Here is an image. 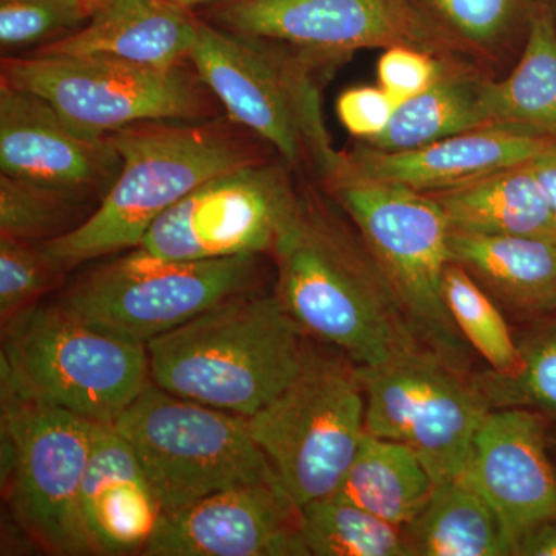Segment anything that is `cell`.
I'll return each mask as SVG.
<instances>
[{"label":"cell","instance_id":"22","mask_svg":"<svg viewBox=\"0 0 556 556\" xmlns=\"http://www.w3.org/2000/svg\"><path fill=\"white\" fill-rule=\"evenodd\" d=\"M448 241L452 262L508 306L529 316L556 313V241L453 229Z\"/></svg>","mask_w":556,"mask_h":556},{"label":"cell","instance_id":"31","mask_svg":"<svg viewBox=\"0 0 556 556\" xmlns=\"http://www.w3.org/2000/svg\"><path fill=\"white\" fill-rule=\"evenodd\" d=\"M67 273L42 243L0 237V327L40 305Z\"/></svg>","mask_w":556,"mask_h":556},{"label":"cell","instance_id":"38","mask_svg":"<svg viewBox=\"0 0 556 556\" xmlns=\"http://www.w3.org/2000/svg\"><path fill=\"white\" fill-rule=\"evenodd\" d=\"M167 2L175 3V5L182 7L186 10H197L201 7H215L219 3L230 2V0H167Z\"/></svg>","mask_w":556,"mask_h":556},{"label":"cell","instance_id":"11","mask_svg":"<svg viewBox=\"0 0 556 556\" xmlns=\"http://www.w3.org/2000/svg\"><path fill=\"white\" fill-rule=\"evenodd\" d=\"M0 83L39 94L93 137L148 121L212 118L219 104L190 62L159 68L98 54H21L2 56Z\"/></svg>","mask_w":556,"mask_h":556},{"label":"cell","instance_id":"35","mask_svg":"<svg viewBox=\"0 0 556 556\" xmlns=\"http://www.w3.org/2000/svg\"><path fill=\"white\" fill-rule=\"evenodd\" d=\"M396 108V102L380 86L354 87L343 91L338 100L339 119L351 135L365 141L387 129Z\"/></svg>","mask_w":556,"mask_h":556},{"label":"cell","instance_id":"1","mask_svg":"<svg viewBox=\"0 0 556 556\" xmlns=\"http://www.w3.org/2000/svg\"><path fill=\"white\" fill-rule=\"evenodd\" d=\"M270 258L274 292L289 316L356 367L419 346L361 233L320 193L300 190L298 211Z\"/></svg>","mask_w":556,"mask_h":556},{"label":"cell","instance_id":"37","mask_svg":"<svg viewBox=\"0 0 556 556\" xmlns=\"http://www.w3.org/2000/svg\"><path fill=\"white\" fill-rule=\"evenodd\" d=\"M517 555L556 556V519L532 530L519 544Z\"/></svg>","mask_w":556,"mask_h":556},{"label":"cell","instance_id":"21","mask_svg":"<svg viewBox=\"0 0 556 556\" xmlns=\"http://www.w3.org/2000/svg\"><path fill=\"white\" fill-rule=\"evenodd\" d=\"M427 195L441 206L453 230L556 241L554 211L529 161Z\"/></svg>","mask_w":556,"mask_h":556},{"label":"cell","instance_id":"17","mask_svg":"<svg viewBox=\"0 0 556 556\" xmlns=\"http://www.w3.org/2000/svg\"><path fill=\"white\" fill-rule=\"evenodd\" d=\"M119 167L109 137L84 134L39 94L0 83L2 175L102 200Z\"/></svg>","mask_w":556,"mask_h":556},{"label":"cell","instance_id":"19","mask_svg":"<svg viewBox=\"0 0 556 556\" xmlns=\"http://www.w3.org/2000/svg\"><path fill=\"white\" fill-rule=\"evenodd\" d=\"M80 511L97 555H144L164 511L155 486L116 428L94 424Z\"/></svg>","mask_w":556,"mask_h":556},{"label":"cell","instance_id":"12","mask_svg":"<svg viewBox=\"0 0 556 556\" xmlns=\"http://www.w3.org/2000/svg\"><path fill=\"white\" fill-rule=\"evenodd\" d=\"M365 430L408 445L434 484L466 473L489 404L464 372L416 346L376 367H357Z\"/></svg>","mask_w":556,"mask_h":556},{"label":"cell","instance_id":"13","mask_svg":"<svg viewBox=\"0 0 556 556\" xmlns=\"http://www.w3.org/2000/svg\"><path fill=\"white\" fill-rule=\"evenodd\" d=\"M287 164L269 160L223 172L150 226L138 251L169 262L266 255L298 211Z\"/></svg>","mask_w":556,"mask_h":556},{"label":"cell","instance_id":"18","mask_svg":"<svg viewBox=\"0 0 556 556\" xmlns=\"http://www.w3.org/2000/svg\"><path fill=\"white\" fill-rule=\"evenodd\" d=\"M554 139L535 137L504 126L466 131L407 150H378L358 146L340 152L332 179H364L433 193L492 172L525 163Z\"/></svg>","mask_w":556,"mask_h":556},{"label":"cell","instance_id":"16","mask_svg":"<svg viewBox=\"0 0 556 556\" xmlns=\"http://www.w3.org/2000/svg\"><path fill=\"white\" fill-rule=\"evenodd\" d=\"M495 510L514 555L536 527L556 519V471L546 426L525 408H492L478 428L460 478Z\"/></svg>","mask_w":556,"mask_h":556},{"label":"cell","instance_id":"26","mask_svg":"<svg viewBox=\"0 0 556 556\" xmlns=\"http://www.w3.org/2000/svg\"><path fill=\"white\" fill-rule=\"evenodd\" d=\"M485 78L463 60L445 62L437 80L396 108L382 134L367 146L378 150H407L486 126L482 86Z\"/></svg>","mask_w":556,"mask_h":556},{"label":"cell","instance_id":"29","mask_svg":"<svg viewBox=\"0 0 556 556\" xmlns=\"http://www.w3.org/2000/svg\"><path fill=\"white\" fill-rule=\"evenodd\" d=\"M444 298L460 334L485 358L493 372L511 376L521 369V348L511 338L503 314L481 285L455 262L445 268Z\"/></svg>","mask_w":556,"mask_h":556},{"label":"cell","instance_id":"27","mask_svg":"<svg viewBox=\"0 0 556 556\" xmlns=\"http://www.w3.org/2000/svg\"><path fill=\"white\" fill-rule=\"evenodd\" d=\"M300 535L314 556H408L402 527L334 496L300 507Z\"/></svg>","mask_w":556,"mask_h":556},{"label":"cell","instance_id":"6","mask_svg":"<svg viewBox=\"0 0 556 556\" xmlns=\"http://www.w3.org/2000/svg\"><path fill=\"white\" fill-rule=\"evenodd\" d=\"M0 371L17 393L105 426L152 382L146 343L93 327L58 300L2 328Z\"/></svg>","mask_w":556,"mask_h":556},{"label":"cell","instance_id":"7","mask_svg":"<svg viewBox=\"0 0 556 556\" xmlns=\"http://www.w3.org/2000/svg\"><path fill=\"white\" fill-rule=\"evenodd\" d=\"M113 427L138 456L166 514L236 486L283 485L243 416L153 382Z\"/></svg>","mask_w":556,"mask_h":556},{"label":"cell","instance_id":"14","mask_svg":"<svg viewBox=\"0 0 556 556\" xmlns=\"http://www.w3.org/2000/svg\"><path fill=\"white\" fill-rule=\"evenodd\" d=\"M211 24L241 35L343 58L364 49L413 47L445 60L467 51L413 0H230Z\"/></svg>","mask_w":556,"mask_h":556},{"label":"cell","instance_id":"2","mask_svg":"<svg viewBox=\"0 0 556 556\" xmlns=\"http://www.w3.org/2000/svg\"><path fill=\"white\" fill-rule=\"evenodd\" d=\"M118 177L78 228L42 243L65 269L123 254L192 190L223 172L268 160L265 141L230 116L148 121L109 135Z\"/></svg>","mask_w":556,"mask_h":556},{"label":"cell","instance_id":"8","mask_svg":"<svg viewBox=\"0 0 556 556\" xmlns=\"http://www.w3.org/2000/svg\"><path fill=\"white\" fill-rule=\"evenodd\" d=\"M2 492L16 525L43 554L97 555L80 511L94 422L2 383Z\"/></svg>","mask_w":556,"mask_h":556},{"label":"cell","instance_id":"25","mask_svg":"<svg viewBox=\"0 0 556 556\" xmlns=\"http://www.w3.org/2000/svg\"><path fill=\"white\" fill-rule=\"evenodd\" d=\"M402 536L408 556L514 555L495 510L463 479L434 484Z\"/></svg>","mask_w":556,"mask_h":556},{"label":"cell","instance_id":"3","mask_svg":"<svg viewBox=\"0 0 556 556\" xmlns=\"http://www.w3.org/2000/svg\"><path fill=\"white\" fill-rule=\"evenodd\" d=\"M306 339L276 292L260 289L150 340V378L175 396L249 417L298 378Z\"/></svg>","mask_w":556,"mask_h":556},{"label":"cell","instance_id":"5","mask_svg":"<svg viewBox=\"0 0 556 556\" xmlns=\"http://www.w3.org/2000/svg\"><path fill=\"white\" fill-rule=\"evenodd\" d=\"M321 185L361 233L419 346L466 372L467 340L444 298L452 228L441 206L427 193L388 182Z\"/></svg>","mask_w":556,"mask_h":556},{"label":"cell","instance_id":"15","mask_svg":"<svg viewBox=\"0 0 556 556\" xmlns=\"http://www.w3.org/2000/svg\"><path fill=\"white\" fill-rule=\"evenodd\" d=\"M148 556H308L283 485L223 490L164 515Z\"/></svg>","mask_w":556,"mask_h":556},{"label":"cell","instance_id":"4","mask_svg":"<svg viewBox=\"0 0 556 556\" xmlns=\"http://www.w3.org/2000/svg\"><path fill=\"white\" fill-rule=\"evenodd\" d=\"M340 58L226 30L201 20L189 62L219 105L289 169L320 181L338 167L321 110V80Z\"/></svg>","mask_w":556,"mask_h":556},{"label":"cell","instance_id":"23","mask_svg":"<svg viewBox=\"0 0 556 556\" xmlns=\"http://www.w3.org/2000/svg\"><path fill=\"white\" fill-rule=\"evenodd\" d=\"M482 105L486 126L556 139V24L548 7L530 10L521 60L506 78H485Z\"/></svg>","mask_w":556,"mask_h":556},{"label":"cell","instance_id":"30","mask_svg":"<svg viewBox=\"0 0 556 556\" xmlns=\"http://www.w3.org/2000/svg\"><path fill=\"white\" fill-rule=\"evenodd\" d=\"M93 7L94 0H0L3 56L35 53L67 38L87 24Z\"/></svg>","mask_w":556,"mask_h":556},{"label":"cell","instance_id":"32","mask_svg":"<svg viewBox=\"0 0 556 556\" xmlns=\"http://www.w3.org/2000/svg\"><path fill=\"white\" fill-rule=\"evenodd\" d=\"M468 53L495 51L517 24L525 0H413Z\"/></svg>","mask_w":556,"mask_h":556},{"label":"cell","instance_id":"10","mask_svg":"<svg viewBox=\"0 0 556 556\" xmlns=\"http://www.w3.org/2000/svg\"><path fill=\"white\" fill-rule=\"evenodd\" d=\"M265 260L169 262L130 249L76 278L58 302L93 327L148 345L226 300L263 289Z\"/></svg>","mask_w":556,"mask_h":556},{"label":"cell","instance_id":"28","mask_svg":"<svg viewBox=\"0 0 556 556\" xmlns=\"http://www.w3.org/2000/svg\"><path fill=\"white\" fill-rule=\"evenodd\" d=\"M93 197L98 195L2 175L0 237L33 243L60 239L90 217L87 208Z\"/></svg>","mask_w":556,"mask_h":556},{"label":"cell","instance_id":"36","mask_svg":"<svg viewBox=\"0 0 556 556\" xmlns=\"http://www.w3.org/2000/svg\"><path fill=\"white\" fill-rule=\"evenodd\" d=\"M529 163L556 217V139L540 150Z\"/></svg>","mask_w":556,"mask_h":556},{"label":"cell","instance_id":"24","mask_svg":"<svg viewBox=\"0 0 556 556\" xmlns=\"http://www.w3.org/2000/svg\"><path fill=\"white\" fill-rule=\"evenodd\" d=\"M433 489V478L408 445L365 431L332 496L404 527L426 507Z\"/></svg>","mask_w":556,"mask_h":556},{"label":"cell","instance_id":"20","mask_svg":"<svg viewBox=\"0 0 556 556\" xmlns=\"http://www.w3.org/2000/svg\"><path fill=\"white\" fill-rule=\"evenodd\" d=\"M200 17L167 0H94L78 31L30 54H98L148 67L189 64Z\"/></svg>","mask_w":556,"mask_h":556},{"label":"cell","instance_id":"33","mask_svg":"<svg viewBox=\"0 0 556 556\" xmlns=\"http://www.w3.org/2000/svg\"><path fill=\"white\" fill-rule=\"evenodd\" d=\"M522 367L511 376L489 372L473 380L490 408L536 407L556 413V327L521 348Z\"/></svg>","mask_w":556,"mask_h":556},{"label":"cell","instance_id":"9","mask_svg":"<svg viewBox=\"0 0 556 556\" xmlns=\"http://www.w3.org/2000/svg\"><path fill=\"white\" fill-rule=\"evenodd\" d=\"M244 419L299 507L332 496L367 431L357 367L311 345L298 378Z\"/></svg>","mask_w":556,"mask_h":556},{"label":"cell","instance_id":"34","mask_svg":"<svg viewBox=\"0 0 556 556\" xmlns=\"http://www.w3.org/2000/svg\"><path fill=\"white\" fill-rule=\"evenodd\" d=\"M447 61L413 47H391L379 60V86L402 104L427 90Z\"/></svg>","mask_w":556,"mask_h":556}]
</instances>
